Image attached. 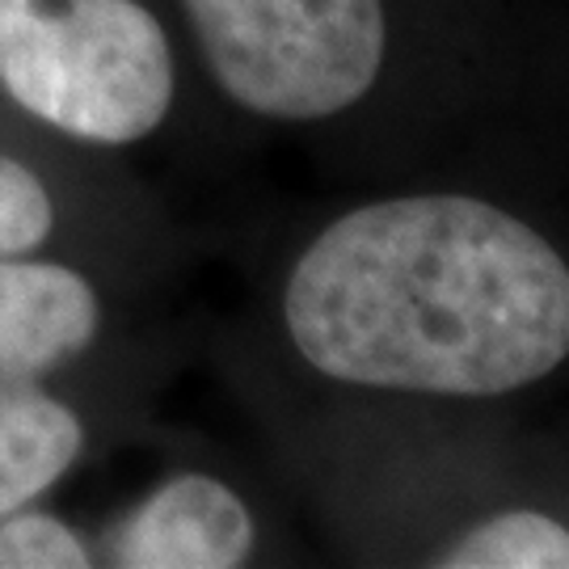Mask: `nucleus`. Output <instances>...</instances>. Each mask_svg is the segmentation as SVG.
I'll return each instance as SVG.
<instances>
[{
    "label": "nucleus",
    "instance_id": "obj_1",
    "mask_svg": "<svg viewBox=\"0 0 569 569\" xmlns=\"http://www.w3.org/2000/svg\"><path fill=\"white\" fill-rule=\"evenodd\" d=\"M296 359L329 385L502 397L569 359V266L468 194H397L333 216L279 291Z\"/></svg>",
    "mask_w": 569,
    "mask_h": 569
},
{
    "label": "nucleus",
    "instance_id": "obj_2",
    "mask_svg": "<svg viewBox=\"0 0 569 569\" xmlns=\"http://www.w3.org/2000/svg\"><path fill=\"white\" fill-rule=\"evenodd\" d=\"M127 291L63 253L0 258V519L56 498L127 418Z\"/></svg>",
    "mask_w": 569,
    "mask_h": 569
},
{
    "label": "nucleus",
    "instance_id": "obj_3",
    "mask_svg": "<svg viewBox=\"0 0 569 569\" xmlns=\"http://www.w3.org/2000/svg\"><path fill=\"white\" fill-rule=\"evenodd\" d=\"M178 93L157 0H0V98L56 140L127 157L169 127Z\"/></svg>",
    "mask_w": 569,
    "mask_h": 569
},
{
    "label": "nucleus",
    "instance_id": "obj_4",
    "mask_svg": "<svg viewBox=\"0 0 569 569\" xmlns=\"http://www.w3.org/2000/svg\"><path fill=\"white\" fill-rule=\"evenodd\" d=\"M211 84L241 114L321 127L385 81L388 0H173Z\"/></svg>",
    "mask_w": 569,
    "mask_h": 569
},
{
    "label": "nucleus",
    "instance_id": "obj_5",
    "mask_svg": "<svg viewBox=\"0 0 569 569\" xmlns=\"http://www.w3.org/2000/svg\"><path fill=\"white\" fill-rule=\"evenodd\" d=\"M4 253H63L131 296L148 266V211L119 157L56 140L0 98Z\"/></svg>",
    "mask_w": 569,
    "mask_h": 569
},
{
    "label": "nucleus",
    "instance_id": "obj_6",
    "mask_svg": "<svg viewBox=\"0 0 569 569\" xmlns=\"http://www.w3.org/2000/svg\"><path fill=\"white\" fill-rule=\"evenodd\" d=\"M98 569H237L258 552V515L220 472L173 468L89 523Z\"/></svg>",
    "mask_w": 569,
    "mask_h": 569
},
{
    "label": "nucleus",
    "instance_id": "obj_7",
    "mask_svg": "<svg viewBox=\"0 0 569 569\" xmlns=\"http://www.w3.org/2000/svg\"><path fill=\"white\" fill-rule=\"evenodd\" d=\"M448 569H569V528L549 515L510 510L468 528L435 557Z\"/></svg>",
    "mask_w": 569,
    "mask_h": 569
},
{
    "label": "nucleus",
    "instance_id": "obj_8",
    "mask_svg": "<svg viewBox=\"0 0 569 569\" xmlns=\"http://www.w3.org/2000/svg\"><path fill=\"white\" fill-rule=\"evenodd\" d=\"M0 569H98L89 523L51 507V498L0 519Z\"/></svg>",
    "mask_w": 569,
    "mask_h": 569
}]
</instances>
